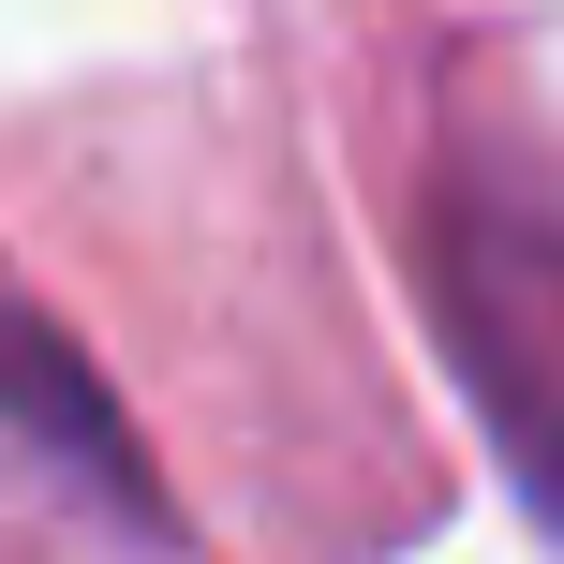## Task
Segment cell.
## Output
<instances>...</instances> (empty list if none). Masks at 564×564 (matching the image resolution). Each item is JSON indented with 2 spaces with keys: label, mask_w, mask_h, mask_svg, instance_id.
<instances>
[{
  "label": "cell",
  "mask_w": 564,
  "mask_h": 564,
  "mask_svg": "<svg viewBox=\"0 0 564 564\" xmlns=\"http://www.w3.org/2000/svg\"><path fill=\"white\" fill-rule=\"evenodd\" d=\"M431 297H446V357L476 387L490 446H506L520 506L564 535V149L535 119H506V105L446 119Z\"/></svg>",
  "instance_id": "obj_1"
},
{
  "label": "cell",
  "mask_w": 564,
  "mask_h": 564,
  "mask_svg": "<svg viewBox=\"0 0 564 564\" xmlns=\"http://www.w3.org/2000/svg\"><path fill=\"white\" fill-rule=\"evenodd\" d=\"M15 431H30V460H45V476H75L105 520L164 535V506H149V476H134V431L89 401V371H75V341H59V327H15Z\"/></svg>",
  "instance_id": "obj_2"
}]
</instances>
